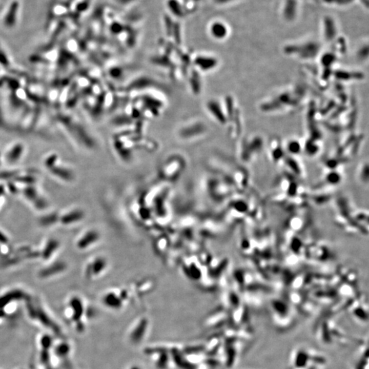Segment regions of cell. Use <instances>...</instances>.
<instances>
[{"instance_id":"cell-7","label":"cell","mask_w":369,"mask_h":369,"mask_svg":"<svg viewBox=\"0 0 369 369\" xmlns=\"http://www.w3.org/2000/svg\"><path fill=\"white\" fill-rule=\"evenodd\" d=\"M211 34L213 38L221 40L227 37L228 34L227 27L223 23L217 22L213 23L210 28Z\"/></svg>"},{"instance_id":"cell-12","label":"cell","mask_w":369,"mask_h":369,"mask_svg":"<svg viewBox=\"0 0 369 369\" xmlns=\"http://www.w3.org/2000/svg\"><path fill=\"white\" fill-rule=\"evenodd\" d=\"M287 149L290 153L293 154L299 153L301 151V147L299 141L292 140L289 143Z\"/></svg>"},{"instance_id":"cell-5","label":"cell","mask_w":369,"mask_h":369,"mask_svg":"<svg viewBox=\"0 0 369 369\" xmlns=\"http://www.w3.org/2000/svg\"><path fill=\"white\" fill-rule=\"evenodd\" d=\"M194 65L202 71H209L217 67V59L206 55H198L194 59Z\"/></svg>"},{"instance_id":"cell-10","label":"cell","mask_w":369,"mask_h":369,"mask_svg":"<svg viewBox=\"0 0 369 369\" xmlns=\"http://www.w3.org/2000/svg\"><path fill=\"white\" fill-rule=\"evenodd\" d=\"M83 217V213L81 211H74L66 215L63 218V222L65 223H71L74 221L79 220Z\"/></svg>"},{"instance_id":"cell-14","label":"cell","mask_w":369,"mask_h":369,"mask_svg":"<svg viewBox=\"0 0 369 369\" xmlns=\"http://www.w3.org/2000/svg\"><path fill=\"white\" fill-rule=\"evenodd\" d=\"M334 57L332 55L325 54L323 57V64L325 66H330L333 63Z\"/></svg>"},{"instance_id":"cell-13","label":"cell","mask_w":369,"mask_h":369,"mask_svg":"<svg viewBox=\"0 0 369 369\" xmlns=\"http://www.w3.org/2000/svg\"><path fill=\"white\" fill-rule=\"evenodd\" d=\"M57 243L56 241H51V242H49L48 245H47V247L44 252L45 257H49V256L51 255V253H53V252L54 251L55 248H57Z\"/></svg>"},{"instance_id":"cell-4","label":"cell","mask_w":369,"mask_h":369,"mask_svg":"<svg viewBox=\"0 0 369 369\" xmlns=\"http://www.w3.org/2000/svg\"><path fill=\"white\" fill-rule=\"evenodd\" d=\"M127 299L126 293H122V291L117 293L112 291L104 295L102 297V303L107 308L112 311H119L124 306Z\"/></svg>"},{"instance_id":"cell-1","label":"cell","mask_w":369,"mask_h":369,"mask_svg":"<svg viewBox=\"0 0 369 369\" xmlns=\"http://www.w3.org/2000/svg\"><path fill=\"white\" fill-rule=\"evenodd\" d=\"M151 330V321L146 316H141L132 322L127 330L126 338L133 346H138L147 339Z\"/></svg>"},{"instance_id":"cell-9","label":"cell","mask_w":369,"mask_h":369,"mask_svg":"<svg viewBox=\"0 0 369 369\" xmlns=\"http://www.w3.org/2000/svg\"><path fill=\"white\" fill-rule=\"evenodd\" d=\"M107 261L104 258H98L91 264V272L93 274H99L106 268Z\"/></svg>"},{"instance_id":"cell-8","label":"cell","mask_w":369,"mask_h":369,"mask_svg":"<svg viewBox=\"0 0 369 369\" xmlns=\"http://www.w3.org/2000/svg\"><path fill=\"white\" fill-rule=\"evenodd\" d=\"M207 108L213 116L218 120L219 122H225V117L223 114L218 102H215V100H210L207 104Z\"/></svg>"},{"instance_id":"cell-6","label":"cell","mask_w":369,"mask_h":369,"mask_svg":"<svg viewBox=\"0 0 369 369\" xmlns=\"http://www.w3.org/2000/svg\"><path fill=\"white\" fill-rule=\"evenodd\" d=\"M98 239H99V235H98L97 232L94 231H88L78 241V247L80 249L88 248V246L91 245L97 241Z\"/></svg>"},{"instance_id":"cell-2","label":"cell","mask_w":369,"mask_h":369,"mask_svg":"<svg viewBox=\"0 0 369 369\" xmlns=\"http://www.w3.org/2000/svg\"><path fill=\"white\" fill-rule=\"evenodd\" d=\"M184 168V160L180 155H172L164 161L160 168L162 177L166 179H175Z\"/></svg>"},{"instance_id":"cell-3","label":"cell","mask_w":369,"mask_h":369,"mask_svg":"<svg viewBox=\"0 0 369 369\" xmlns=\"http://www.w3.org/2000/svg\"><path fill=\"white\" fill-rule=\"evenodd\" d=\"M205 131L206 126L201 121L191 120L181 125L178 129L177 133L180 138L189 140L194 137L200 136V133H204Z\"/></svg>"},{"instance_id":"cell-11","label":"cell","mask_w":369,"mask_h":369,"mask_svg":"<svg viewBox=\"0 0 369 369\" xmlns=\"http://www.w3.org/2000/svg\"><path fill=\"white\" fill-rule=\"evenodd\" d=\"M64 268H65V265H64L63 263L53 264V266H51V268H49L47 269V270L46 269V270L43 271L42 276H49V275L55 274V273H57L59 272V271L63 270Z\"/></svg>"},{"instance_id":"cell-15","label":"cell","mask_w":369,"mask_h":369,"mask_svg":"<svg viewBox=\"0 0 369 369\" xmlns=\"http://www.w3.org/2000/svg\"><path fill=\"white\" fill-rule=\"evenodd\" d=\"M126 369H145L140 364H137V363H133L127 366Z\"/></svg>"}]
</instances>
